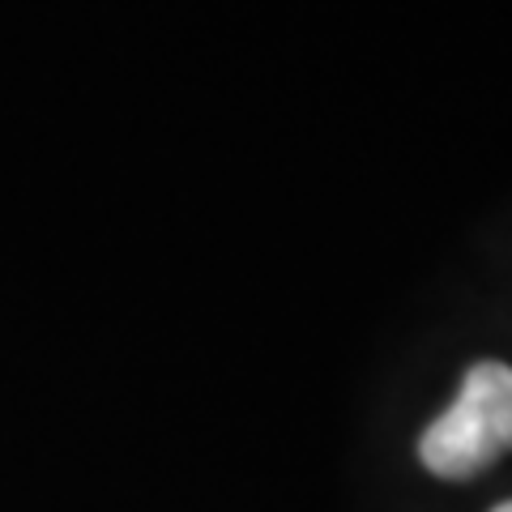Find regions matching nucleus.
Wrapping results in <instances>:
<instances>
[{
    "label": "nucleus",
    "instance_id": "f03ea898",
    "mask_svg": "<svg viewBox=\"0 0 512 512\" xmlns=\"http://www.w3.org/2000/svg\"><path fill=\"white\" fill-rule=\"evenodd\" d=\"M491 512H512V504H500V508H491Z\"/></svg>",
    "mask_w": 512,
    "mask_h": 512
},
{
    "label": "nucleus",
    "instance_id": "f257e3e1",
    "mask_svg": "<svg viewBox=\"0 0 512 512\" xmlns=\"http://www.w3.org/2000/svg\"><path fill=\"white\" fill-rule=\"evenodd\" d=\"M508 448H512V367L495 359L474 363L466 380H461L453 406L419 436V457L436 478L461 483V478L483 474Z\"/></svg>",
    "mask_w": 512,
    "mask_h": 512
}]
</instances>
